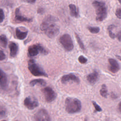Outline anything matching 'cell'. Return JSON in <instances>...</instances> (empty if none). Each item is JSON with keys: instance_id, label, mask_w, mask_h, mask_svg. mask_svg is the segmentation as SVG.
<instances>
[{"instance_id": "obj_1", "label": "cell", "mask_w": 121, "mask_h": 121, "mask_svg": "<svg viewBox=\"0 0 121 121\" xmlns=\"http://www.w3.org/2000/svg\"><path fill=\"white\" fill-rule=\"evenodd\" d=\"M57 18L52 15L46 16L40 26L42 31L49 38H52L59 33L60 27L57 24Z\"/></svg>"}, {"instance_id": "obj_2", "label": "cell", "mask_w": 121, "mask_h": 121, "mask_svg": "<svg viewBox=\"0 0 121 121\" xmlns=\"http://www.w3.org/2000/svg\"><path fill=\"white\" fill-rule=\"evenodd\" d=\"M92 5L95 9L97 21H102L107 17V7L105 3L101 0H94L92 2Z\"/></svg>"}, {"instance_id": "obj_3", "label": "cell", "mask_w": 121, "mask_h": 121, "mask_svg": "<svg viewBox=\"0 0 121 121\" xmlns=\"http://www.w3.org/2000/svg\"><path fill=\"white\" fill-rule=\"evenodd\" d=\"M65 110L69 113L78 112L81 109V103L79 100L76 98L67 97L65 102Z\"/></svg>"}, {"instance_id": "obj_4", "label": "cell", "mask_w": 121, "mask_h": 121, "mask_svg": "<svg viewBox=\"0 0 121 121\" xmlns=\"http://www.w3.org/2000/svg\"><path fill=\"white\" fill-rule=\"evenodd\" d=\"M28 68L31 73L35 76H43L48 77L47 74L35 62L33 59L30 60L28 62Z\"/></svg>"}, {"instance_id": "obj_5", "label": "cell", "mask_w": 121, "mask_h": 121, "mask_svg": "<svg viewBox=\"0 0 121 121\" xmlns=\"http://www.w3.org/2000/svg\"><path fill=\"white\" fill-rule=\"evenodd\" d=\"M46 55L48 54V51L40 44H33L28 48V56L30 57L36 56L39 53Z\"/></svg>"}, {"instance_id": "obj_6", "label": "cell", "mask_w": 121, "mask_h": 121, "mask_svg": "<svg viewBox=\"0 0 121 121\" xmlns=\"http://www.w3.org/2000/svg\"><path fill=\"white\" fill-rule=\"evenodd\" d=\"M59 42L67 51H71L74 48V44L70 36L67 34H64L59 39Z\"/></svg>"}, {"instance_id": "obj_7", "label": "cell", "mask_w": 121, "mask_h": 121, "mask_svg": "<svg viewBox=\"0 0 121 121\" xmlns=\"http://www.w3.org/2000/svg\"><path fill=\"white\" fill-rule=\"evenodd\" d=\"M45 101L48 103H50L54 101L56 97V94L55 91L50 87H45L42 89Z\"/></svg>"}, {"instance_id": "obj_8", "label": "cell", "mask_w": 121, "mask_h": 121, "mask_svg": "<svg viewBox=\"0 0 121 121\" xmlns=\"http://www.w3.org/2000/svg\"><path fill=\"white\" fill-rule=\"evenodd\" d=\"M34 118L35 121H51L49 114L44 109L38 110L34 115Z\"/></svg>"}, {"instance_id": "obj_9", "label": "cell", "mask_w": 121, "mask_h": 121, "mask_svg": "<svg viewBox=\"0 0 121 121\" xmlns=\"http://www.w3.org/2000/svg\"><path fill=\"white\" fill-rule=\"evenodd\" d=\"M24 105L29 110H33L37 107L38 105V101L35 98L32 97H26L24 100Z\"/></svg>"}, {"instance_id": "obj_10", "label": "cell", "mask_w": 121, "mask_h": 121, "mask_svg": "<svg viewBox=\"0 0 121 121\" xmlns=\"http://www.w3.org/2000/svg\"><path fill=\"white\" fill-rule=\"evenodd\" d=\"M73 81L77 84L80 82L79 78L73 73H69V74L63 76L61 78V82L63 84H65L69 81Z\"/></svg>"}, {"instance_id": "obj_11", "label": "cell", "mask_w": 121, "mask_h": 121, "mask_svg": "<svg viewBox=\"0 0 121 121\" xmlns=\"http://www.w3.org/2000/svg\"><path fill=\"white\" fill-rule=\"evenodd\" d=\"M108 62L110 65L108 66V70L112 73H115L117 72L120 69V66L117 61L112 58L108 59Z\"/></svg>"}, {"instance_id": "obj_12", "label": "cell", "mask_w": 121, "mask_h": 121, "mask_svg": "<svg viewBox=\"0 0 121 121\" xmlns=\"http://www.w3.org/2000/svg\"><path fill=\"white\" fill-rule=\"evenodd\" d=\"M99 78V73L96 70H94L93 72L88 74L86 77V79L87 81L91 85L95 84Z\"/></svg>"}, {"instance_id": "obj_13", "label": "cell", "mask_w": 121, "mask_h": 121, "mask_svg": "<svg viewBox=\"0 0 121 121\" xmlns=\"http://www.w3.org/2000/svg\"><path fill=\"white\" fill-rule=\"evenodd\" d=\"M8 78L6 73L0 69V87L1 89H5L8 86Z\"/></svg>"}, {"instance_id": "obj_14", "label": "cell", "mask_w": 121, "mask_h": 121, "mask_svg": "<svg viewBox=\"0 0 121 121\" xmlns=\"http://www.w3.org/2000/svg\"><path fill=\"white\" fill-rule=\"evenodd\" d=\"M15 13V18L16 20H17V21L30 22H31L32 20V19L31 18H28L22 16L20 13L19 8H17L16 9Z\"/></svg>"}, {"instance_id": "obj_15", "label": "cell", "mask_w": 121, "mask_h": 121, "mask_svg": "<svg viewBox=\"0 0 121 121\" xmlns=\"http://www.w3.org/2000/svg\"><path fill=\"white\" fill-rule=\"evenodd\" d=\"M10 50V55L12 57H15L17 53L18 48L16 43L15 42H10L9 45Z\"/></svg>"}, {"instance_id": "obj_16", "label": "cell", "mask_w": 121, "mask_h": 121, "mask_svg": "<svg viewBox=\"0 0 121 121\" xmlns=\"http://www.w3.org/2000/svg\"><path fill=\"white\" fill-rule=\"evenodd\" d=\"M15 33L16 37L17 39L19 40H23L26 37L28 34V31L26 30L25 31H23L19 28L17 27L16 29Z\"/></svg>"}, {"instance_id": "obj_17", "label": "cell", "mask_w": 121, "mask_h": 121, "mask_svg": "<svg viewBox=\"0 0 121 121\" xmlns=\"http://www.w3.org/2000/svg\"><path fill=\"white\" fill-rule=\"evenodd\" d=\"M69 7L70 10V14L71 16L76 18L78 17L79 16V12L78 9H77L75 5L70 4L69 5Z\"/></svg>"}, {"instance_id": "obj_18", "label": "cell", "mask_w": 121, "mask_h": 121, "mask_svg": "<svg viewBox=\"0 0 121 121\" xmlns=\"http://www.w3.org/2000/svg\"><path fill=\"white\" fill-rule=\"evenodd\" d=\"M46 84V81L43 79H35L33 80H31L30 82V85L31 86H33L36 85H39L42 86H44Z\"/></svg>"}, {"instance_id": "obj_19", "label": "cell", "mask_w": 121, "mask_h": 121, "mask_svg": "<svg viewBox=\"0 0 121 121\" xmlns=\"http://www.w3.org/2000/svg\"><path fill=\"white\" fill-rule=\"evenodd\" d=\"M100 94L102 97L107 98L108 95V90L105 84H103L102 85L101 88L100 90Z\"/></svg>"}, {"instance_id": "obj_20", "label": "cell", "mask_w": 121, "mask_h": 121, "mask_svg": "<svg viewBox=\"0 0 121 121\" xmlns=\"http://www.w3.org/2000/svg\"><path fill=\"white\" fill-rule=\"evenodd\" d=\"M8 43V40L6 35H0V46L3 48H6Z\"/></svg>"}, {"instance_id": "obj_21", "label": "cell", "mask_w": 121, "mask_h": 121, "mask_svg": "<svg viewBox=\"0 0 121 121\" xmlns=\"http://www.w3.org/2000/svg\"><path fill=\"white\" fill-rule=\"evenodd\" d=\"M75 36H76V39H77V41L78 42V43L79 46V47H80V48L83 50V51H85L86 50V48H85V47L84 45V43H83V42L82 41L81 39H80V37L79 36V35L77 34V33H75Z\"/></svg>"}, {"instance_id": "obj_22", "label": "cell", "mask_w": 121, "mask_h": 121, "mask_svg": "<svg viewBox=\"0 0 121 121\" xmlns=\"http://www.w3.org/2000/svg\"><path fill=\"white\" fill-rule=\"evenodd\" d=\"M115 27H116V26L114 25H111L110 26H108V28H107V30H108V34H109V36L112 38V39H114L116 37L115 35H114V33H112V29L113 28H114Z\"/></svg>"}, {"instance_id": "obj_23", "label": "cell", "mask_w": 121, "mask_h": 121, "mask_svg": "<svg viewBox=\"0 0 121 121\" xmlns=\"http://www.w3.org/2000/svg\"><path fill=\"white\" fill-rule=\"evenodd\" d=\"M87 29L89 30V31L92 34H97L100 31V28L99 27L95 26H88L87 27Z\"/></svg>"}, {"instance_id": "obj_24", "label": "cell", "mask_w": 121, "mask_h": 121, "mask_svg": "<svg viewBox=\"0 0 121 121\" xmlns=\"http://www.w3.org/2000/svg\"><path fill=\"white\" fill-rule=\"evenodd\" d=\"M78 60L80 63L85 64L87 62V60L86 58H85L83 55H80L78 58Z\"/></svg>"}, {"instance_id": "obj_25", "label": "cell", "mask_w": 121, "mask_h": 121, "mask_svg": "<svg viewBox=\"0 0 121 121\" xmlns=\"http://www.w3.org/2000/svg\"><path fill=\"white\" fill-rule=\"evenodd\" d=\"M92 104L94 105V107L95 108V111H96V112H101L102 111V109L101 108V107L95 101H92Z\"/></svg>"}, {"instance_id": "obj_26", "label": "cell", "mask_w": 121, "mask_h": 121, "mask_svg": "<svg viewBox=\"0 0 121 121\" xmlns=\"http://www.w3.org/2000/svg\"><path fill=\"white\" fill-rule=\"evenodd\" d=\"M5 18V15L4 11L2 9L0 8V23L2 22Z\"/></svg>"}, {"instance_id": "obj_27", "label": "cell", "mask_w": 121, "mask_h": 121, "mask_svg": "<svg viewBox=\"0 0 121 121\" xmlns=\"http://www.w3.org/2000/svg\"><path fill=\"white\" fill-rule=\"evenodd\" d=\"M116 16L119 19H121V8H118L115 11Z\"/></svg>"}, {"instance_id": "obj_28", "label": "cell", "mask_w": 121, "mask_h": 121, "mask_svg": "<svg viewBox=\"0 0 121 121\" xmlns=\"http://www.w3.org/2000/svg\"><path fill=\"white\" fill-rule=\"evenodd\" d=\"M6 58V55L4 52L1 50H0V61L5 60Z\"/></svg>"}, {"instance_id": "obj_29", "label": "cell", "mask_w": 121, "mask_h": 121, "mask_svg": "<svg viewBox=\"0 0 121 121\" xmlns=\"http://www.w3.org/2000/svg\"><path fill=\"white\" fill-rule=\"evenodd\" d=\"M116 36L117 39L119 41L121 42V30L119 31V32L117 33V34Z\"/></svg>"}, {"instance_id": "obj_30", "label": "cell", "mask_w": 121, "mask_h": 121, "mask_svg": "<svg viewBox=\"0 0 121 121\" xmlns=\"http://www.w3.org/2000/svg\"><path fill=\"white\" fill-rule=\"evenodd\" d=\"M44 11V9L43 8H39L37 9V13L39 14H43Z\"/></svg>"}, {"instance_id": "obj_31", "label": "cell", "mask_w": 121, "mask_h": 121, "mask_svg": "<svg viewBox=\"0 0 121 121\" xmlns=\"http://www.w3.org/2000/svg\"><path fill=\"white\" fill-rule=\"evenodd\" d=\"M23 1L28 3H31V4H33L34 3L36 0H22Z\"/></svg>"}, {"instance_id": "obj_32", "label": "cell", "mask_w": 121, "mask_h": 121, "mask_svg": "<svg viewBox=\"0 0 121 121\" xmlns=\"http://www.w3.org/2000/svg\"><path fill=\"white\" fill-rule=\"evenodd\" d=\"M111 97L112 99H116V98L117 97V95H116V94H115L114 93H111Z\"/></svg>"}, {"instance_id": "obj_33", "label": "cell", "mask_w": 121, "mask_h": 121, "mask_svg": "<svg viewBox=\"0 0 121 121\" xmlns=\"http://www.w3.org/2000/svg\"><path fill=\"white\" fill-rule=\"evenodd\" d=\"M118 109L120 113H121V101L119 103L118 106Z\"/></svg>"}, {"instance_id": "obj_34", "label": "cell", "mask_w": 121, "mask_h": 121, "mask_svg": "<svg viewBox=\"0 0 121 121\" xmlns=\"http://www.w3.org/2000/svg\"><path fill=\"white\" fill-rule=\"evenodd\" d=\"M4 113H5V112H3V111H1V112H0V115H2V114H4Z\"/></svg>"}, {"instance_id": "obj_35", "label": "cell", "mask_w": 121, "mask_h": 121, "mask_svg": "<svg viewBox=\"0 0 121 121\" xmlns=\"http://www.w3.org/2000/svg\"><path fill=\"white\" fill-rule=\"evenodd\" d=\"M118 1H119V2H120V4L121 5V0H118Z\"/></svg>"}, {"instance_id": "obj_36", "label": "cell", "mask_w": 121, "mask_h": 121, "mask_svg": "<svg viewBox=\"0 0 121 121\" xmlns=\"http://www.w3.org/2000/svg\"><path fill=\"white\" fill-rule=\"evenodd\" d=\"M5 121V120H2V121Z\"/></svg>"}, {"instance_id": "obj_37", "label": "cell", "mask_w": 121, "mask_h": 121, "mask_svg": "<svg viewBox=\"0 0 121 121\" xmlns=\"http://www.w3.org/2000/svg\"><path fill=\"white\" fill-rule=\"evenodd\" d=\"M85 121H86V120H85Z\"/></svg>"}]
</instances>
